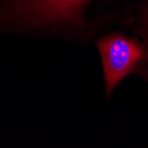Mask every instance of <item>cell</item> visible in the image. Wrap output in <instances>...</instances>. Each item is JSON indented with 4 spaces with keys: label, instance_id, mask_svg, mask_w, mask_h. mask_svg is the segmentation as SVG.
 Wrapping results in <instances>:
<instances>
[{
    "label": "cell",
    "instance_id": "obj_1",
    "mask_svg": "<svg viewBox=\"0 0 148 148\" xmlns=\"http://www.w3.org/2000/svg\"><path fill=\"white\" fill-rule=\"evenodd\" d=\"M142 0H7L4 13L19 21L46 26L70 40L87 41L131 27Z\"/></svg>",
    "mask_w": 148,
    "mask_h": 148
},
{
    "label": "cell",
    "instance_id": "obj_2",
    "mask_svg": "<svg viewBox=\"0 0 148 148\" xmlns=\"http://www.w3.org/2000/svg\"><path fill=\"white\" fill-rule=\"evenodd\" d=\"M97 47L102 61L106 99L130 75L148 80V47L136 34L128 36L118 29L108 31L99 36Z\"/></svg>",
    "mask_w": 148,
    "mask_h": 148
},
{
    "label": "cell",
    "instance_id": "obj_3",
    "mask_svg": "<svg viewBox=\"0 0 148 148\" xmlns=\"http://www.w3.org/2000/svg\"><path fill=\"white\" fill-rule=\"evenodd\" d=\"M133 31L148 47V0H142L131 25Z\"/></svg>",
    "mask_w": 148,
    "mask_h": 148
}]
</instances>
